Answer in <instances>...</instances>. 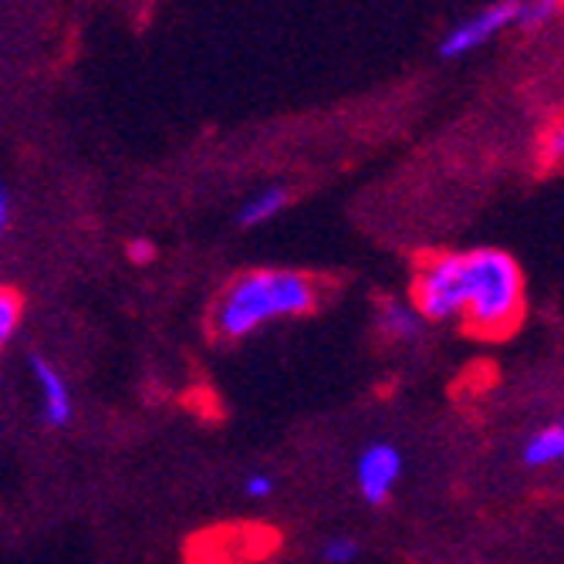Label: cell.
I'll use <instances>...</instances> for the list:
<instances>
[{
  "mask_svg": "<svg viewBox=\"0 0 564 564\" xmlns=\"http://www.w3.org/2000/svg\"><path fill=\"white\" fill-rule=\"evenodd\" d=\"M318 304V284L304 271L258 268L234 278L214 307V328L224 338H247L274 322L301 318Z\"/></svg>",
  "mask_w": 564,
  "mask_h": 564,
  "instance_id": "cell-1",
  "label": "cell"
},
{
  "mask_svg": "<svg viewBox=\"0 0 564 564\" xmlns=\"http://www.w3.org/2000/svg\"><path fill=\"white\" fill-rule=\"evenodd\" d=\"M524 307V271L507 250H464V312H459V325L477 338H503L521 325Z\"/></svg>",
  "mask_w": 564,
  "mask_h": 564,
  "instance_id": "cell-2",
  "label": "cell"
},
{
  "mask_svg": "<svg viewBox=\"0 0 564 564\" xmlns=\"http://www.w3.org/2000/svg\"><path fill=\"white\" fill-rule=\"evenodd\" d=\"M507 28H514V11H510L507 0H497V4H487L477 14L456 21L440 41V55L449 62L467 58V55H474V51H480L484 44H490L497 34H503Z\"/></svg>",
  "mask_w": 564,
  "mask_h": 564,
  "instance_id": "cell-3",
  "label": "cell"
},
{
  "mask_svg": "<svg viewBox=\"0 0 564 564\" xmlns=\"http://www.w3.org/2000/svg\"><path fill=\"white\" fill-rule=\"evenodd\" d=\"M399 477H402V453L392 443H372L358 453L355 484H358V494H362L366 503L382 507L392 497Z\"/></svg>",
  "mask_w": 564,
  "mask_h": 564,
  "instance_id": "cell-4",
  "label": "cell"
},
{
  "mask_svg": "<svg viewBox=\"0 0 564 564\" xmlns=\"http://www.w3.org/2000/svg\"><path fill=\"white\" fill-rule=\"evenodd\" d=\"M31 376L37 382V392H41V413H44V423L47 426H68L72 416H75V399H72V389L65 382V376L47 362V358L34 355L31 358Z\"/></svg>",
  "mask_w": 564,
  "mask_h": 564,
  "instance_id": "cell-5",
  "label": "cell"
},
{
  "mask_svg": "<svg viewBox=\"0 0 564 564\" xmlns=\"http://www.w3.org/2000/svg\"><path fill=\"white\" fill-rule=\"evenodd\" d=\"M379 328L389 341H399V345H413L423 338V328H426V318L416 312L413 301H399V297H386L379 304Z\"/></svg>",
  "mask_w": 564,
  "mask_h": 564,
  "instance_id": "cell-6",
  "label": "cell"
},
{
  "mask_svg": "<svg viewBox=\"0 0 564 564\" xmlns=\"http://www.w3.org/2000/svg\"><path fill=\"white\" fill-rule=\"evenodd\" d=\"M284 207H288V189L284 186H264L250 199H243L237 224L240 227H264V224L278 220L284 214Z\"/></svg>",
  "mask_w": 564,
  "mask_h": 564,
  "instance_id": "cell-7",
  "label": "cell"
},
{
  "mask_svg": "<svg viewBox=\"0 0 564 564\" xmlns=\"http://www.w3.org/2000/svg\"><path fill=\"white\" fill-rule=\"evenodd\" d=\"M521 456H524V464L531 470L561 464V459H564V426L561 423H551V426H541L538 433H531Z\"/></svg>",
  "mask_w": 564,
  "mask_h": 564,
  "instance_id": "cell-8",
  "label": "cell"
},
{
  "mask_svg": "<svg viewBox=\"0 0 564 564\" xmlns=\"http://www.w3.org/2000/svg\"><path fill=\"white\" fill-rule=\"evenodd\" d=\"M510 11H514V24L538 31L544 24H551L561 11V0H507Z\"/></svg>",
  "mask_w": 564,
  "mask_h": 564,
  "instance_id": "cell-9",
  "label": "cell"
},
{
  "mask_svg": "<svg viewBox=\"0 0 564 564\" xmlns=\"http://www.w3.org/2000/svg\"><path fill=\"white\" fill-rule=\"evenodd\" d=\"M21 315H24L21 297L11 288H0V351H4L11 345V338L18 335Z\"/></svg>",
  "mask_w": 564,
  "mask_h": 564,
  "instance_id": "cell-10",
  "label": "cell"
},
{
  "mask_svg": "<svg viewBox=\"0 0 564 564\" xmlns=\"http://www.w3.org/2000/svg\"><path fill=\"white\" fill-rule=\"evenodd\" d=\"M564 160V126L554 122L551 129H544L541 135V163L544 166H557Z\"/></svg>",
  "mask_w": 564,
  "mask_h": 564,
  "instance_id": "cell-11",
  "label": "cell"
},
{
  "mask_svg": "<svg viewBox=\"0 0 564 564\" xmlns=\"http://www.w3.org/2000/svg\"><path fill=\"white\" fill-rule=\"evenodd\" d=\"M355 557H358V544L351 538H332L322 547V561L325 564H351Z\"/></svg>",
  "mask_w": 564,
  "mask_h": 564,
  "instance_id": "cell-12",
  "label": "cell"
},
{
  "mask_svg": "<svg viewBox=\"0 0 564 564\" xmlns=\"http://www.w3.org/2000/svg\"><path fill=\"white\" fill-rule=\"evenodd\" d=\"M243 494H247L250 500H268V497L274 494V477L264 474V470L247 474V477H243Z\"/></svg>",
  "mask_w": 564,
  "mask_h": 564,
  "instance_id": "cell-13",
  "label": "cell"
},
{
  "mask_svg": "<svg viewBox=\"0 0 564 564\" xmlns=\"http://www.w3.org/2000/svg\"><path fill=\"white\" fill-rule=\"evenodd\" d=\"M11 227H14V196H11L4 176H0V243L8 240Z\"/></svg>",
  "mask_w": 564,
  "mask_h": 564,
  "instance_id": "cell-14",
  "label": "cell"
},
{
  "mask_svg": "<svg viewBox=\"0 0 564 564\" xmlns=\"http://www.w3.org/2000/svg\"><path fill=\"white\" fill-rule=\"evenodd\" d=\"M152 253H156V247H152V240H132V247H129V258H132L135 264L152 261Z\"/></svg>",
  "mask_w": 564,
  "mask_h": 564,
  "instance_id": "cell-15",
  "label": "cell"
}]
</instances>
